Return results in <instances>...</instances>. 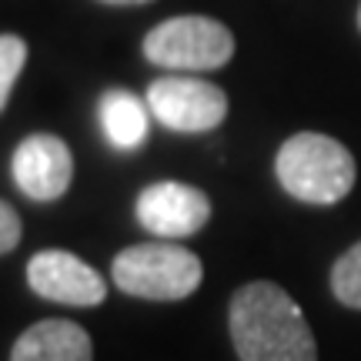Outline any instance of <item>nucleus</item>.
<instances>
[{"mask_svg": "<svg viewBox=\"0 0 361 361\" xmlns=\"http://www.w3.org/2000/svg\"><path fill=\"white\" fill-rule=\"evenodd\" d=\"M231 341L241 361H318L305 311L274 281H251L234 291Z\"/></svg>", "mask_w": 361, "mask_h": 361, "instance_id": "nucleus-1", "label": "nucleus"}, {"mask_svg": "<svg viewBox=\"0 0 361 361\" xmlns=\"http://www.w3.org/2000/svg\"><path fill=\"white\" fill-rule=\"evenodd\" d=\"M274 174L284 191L305 204H338L355 188V157L335 137L301 130L281 144Z\"/></svg>", "mask_w": 361, "mask_h": 361, "instance_id": "nucleus-2", "label": "nucleus"}, {"mask_svg": "<svg viewBox=\"0 0 361 361\" xmlns=\"http://www.w3.org/2000/svg\"><path fill=\"white\" fill-rule=\"evenodd\" d=\"M111 278L124 295L144 301H180L201 288L204 264L188 247L154 241L124 247L111 264Z\"/></svg>", "mask_w": 361, "mask_h": 361, "instance_id": "nucleus-3", "label": "nucleus"}, {"mask_svg": "<svg viewBox=\"0 0 361 361\" xmlns=\"http://www.w3.org/2000/svg\"><path fill=\"white\" fill-rule=\"evenodd\" d=\"M144 57L154 67L178 74L218 71L234 57V34L214 17L184 13L157 24L144 37Z\"/></svg>", "mask_w": 361, "mask_h": 361, "instance_id": "nucleus-4", "label": "nucleus"}, {"mask_svg": "<svg viewBox=\"0 0 361 361\" xmlns=\"http://www.w3.org/2000/svg\"><path fill=\"white\" fill-rule=\"evenodd\" d=\"M147 107L164 128L180 134H204L228 117V94L211 80L171 74L147 87Z\"/></svg>", "mask_w": 361, "mask_h": 361, "instance_id": "nucleus-5", "label": "nucleus"}, {"mask_svg": "<svg viewBox=\"0 0 361 361\" xmlns=\"http://www.w3.org/2000/svg\"><path fill=\"white\" fill-rule=\"evenodd\" d=\"M137 221L157 238H188L211 221V201L201 188L184 180H157L137 194Z\"/></svg>", "mask_w": 361, "mask_h": 361, "instance_id": "nucleus-6", "label": "nucleus"}, {"mask_svg": "<svg viewBox=\"0 0 361 361\" xmlns=\"http://www.w3.org/2000/svg\"><path fill=\"white\" fill-rule=\"evenodd\" d=\"M27 284L47 301L94 308L107 295V281L71 251H37L27 261Z\"/></svg>", "mask_w": 361, "mask_h": 361, "instance_id": "nucleus-7", "label": "nucleus"}, {"mask_svg": "<svg viewBox=\"0 0 361 361\" xmlns=\"http://www.w3.org/2000/svg\"><path fill=\"white\" fill-rule=\"evenodd\" d=\"M13 180L30 201H57L74 180V157L61 137L30 134L13 151Z\"/></svg>", "mask_w": 361, "mask_h": 361, "instance_id": "nucleus-8", "label": "nucleus"}, {"mask_svg": "<svg viewBox=\"0 0 361 361\" xmlns=\"http://www.w3.org/2000/svg\"><path fill=\"white\" fill-rule=\"evenodd\" d=\"M11 361H94V345L80 324L47 318L17 338Z\"/></svg>", "mask_w": 361, "mask_h": 361, "instance_id": "nucleus-9", "label": "nucleus"}, {"mask_svg": "<svg viewBox=\"0 0 361 361\" xmlns=\"http://www.w3.org/2000/svg\"><path fill=\"white\" fill-rule=\"evenodd\" d=\"M101 124L117 151H134L147 134V111L128 90H107L101 101Z\"/></svg>", "mask_w": 361, "mask_h": 361, "instance_id": "nucleus-10", "label": "nucleus"}, {"mask_svg": "<svg viewBox=\"0 0 361 361\" xmlns=\"http://www.w3.org/2000/svg\"><path fill=\"white\" fill-rule=\"evenodd\" d=\"M331 291L345 308L361 311V241L351 245L331 268Z\"/></svg>", "mask_w": 361, "mask_h": 361, "instance_id": "nucleus-11", "label": "nucleus"}, {"mask_svg": "<svg viewBox=\"0 0 361 361\" xmlns=\"http://www.w3.org/2000/svg\"><path fill=\"white\" fill-rule=\"evenodd\" d=\"M27 64V40L17 34H0V111L11 101V90Z\"/></svg>", "mask_w": 361, "mask_h": 361, "instance_id": "nucleus-12", "label": "nucleus"}, {"mask_svg": "<svg viewBox=\"0 0 361 361\" xmlns=\"http://www.w3.org/2000/svg\"><path fill=\"white\" fill-rule=\"evenodd\" d=\"M20 245V214L7 201H0V255Z\"/></svg>", "mask_w": 361, "mask_h": 361, "instance_id": "nucleus-13", "label": "nucleus"}, {"mask_svg": "<svg viewBox=\"0 0 361 361\" xmlns=\"http://www.w3.org/2000/svg\"><path fill=\"white\" fill-rule=\"evenodd\" d=\"M101 4H114V7H137V4H147V0H101Z\"/></svg>", "mask_w": 361, "mask_h": 361, "instance_id": "nucleus-14", "label": "nucleus"}, {"mask_svg": "<svg viewBox=\"0 0 361 361\" xmlns=\"http://www.w3.org/2000/svg\"><path fill=\"white\" fill-rule=\"evenodd\" d=\"M358 30H361V7H358Z\"/></svg>", "mask_w": 361, "mask_h": 361, "instance_id": "nucleus-15", "label": "nucleus"}]
</instances>
